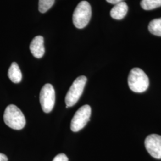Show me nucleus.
<instances>
[{"instance_id": "2", "label": "nucleus", "mask_w": 161, "mask_h": 161, "mask_svg": "<svg viewBox=\"0 0 161 161\" xmlns=\"http://www.w3.org/2000/svg\"><path fill=\"white\" fill-rule=\"evenodd\" d=\"M128 84L133 92H143L149 86L148 76L142 69L135 68L131 70L128 78Z\"/></svg>"}, {"instance_id": "12", "label": "nucleus", "mask_w": 161, "mask_h": 161, "mask_svg": "<svg viewBox=\"0 0 161 161\" xmlns=\"http://www.w3.org/2000/svg\"><path fill=\"white\" fill-rule=\"evenodd\" d=\"M140 5L145 10H151L161 7V0H142Z\"/></svg>"}, {"instance_id": "4", "label": "nucleus", "mask_w": 161, "mask_h": 161, "mask_svg": "<svg viewBox=\"0 0 161 161\" xmlns=\"http://www.w3.org/2000/svg\"><path fill=\"white\" fill-rule=\"evenodd\" d=\"M86 80V76H80L74 81L65 97L66 108L74 106L79 100L84 92Z\"/></svg>"}, {"instance_id": "14", "label": "nucleus", "mask_w": 161, "mask_h": 161, "mask_svg": "<svg viewBox=\"0 0 161 161\" xmlns=\"http://www.w3.org/2000/svg\"><path fill=\"white\" fill-rule=\"evenodd\" d=\"M53 161H69L67 156L64 153H60L54 157Z\"/></svg>"}, {"instance_id": "10", "label": "nucleus", "mask_w": 161, "mask_h": 161, "mask_svg": "<svg viewBox=\"0 0 161 161\" xmlns=\"http://www.w3.org/2000/svg\"><path fill=\"white\" fill-rule=\"evenodd\" d=\"M8 76L13 82L19 83L22 79V74L18 64L13 62L8 71Z\"/></svg>"}, {"instance_id": "15", "label": "nucleus", "mask_w": 161, "mask_h": 161, "mask_svg": "<svg viewBox=\"0 0 161 161\" xmlns=\"http://www.w3.org/2000/svg\"><path fill=\"white\" fill-rule=\"evenodd\" d=\"M106 1L109 3H110L112 4H115V5L118 3L124 1V0H106Z\"/></svg>"}, {"instance_id": "6", "label": "nucleus", "mask_w": 161, "mask_h": 161, "mask_svg": "<svg viewBox=\"0 0 161 161\" xmlns=\"http://www.w3.org/2000/svg\"><path fill=\"white\" fill-rule=\"evenodd\" d=\"M55 91L50 84H46L42 86L40 94V100L42 110L45 113L52 111L55 104Z\"/></svg>"}, {"instance_id": "3", "label": "nucleus", "mask_w": 161, "mask_h": 161, "mask_svg": "<svg viewBox=\"0 0 161 161\" xmlns=\"http://www.w3.org/2000/svg\"><path fill=\"white\" fill-rule=\"evenodd\" d=\"M92 7L88 2L82 1L76 6L73 14V23L78 29L84 28L92 17Z\"/></svg>"}, {"instance_id": "13", "label": "nucleus", "mask_w": 161, "mask_h": 161, "mask_svg": "<svg viewBox=\"0 0 161 161\" xmlns=\"http://www.w3.org/2000/svg\"><path fill=\"white\" fill-rule=\"evenodd\" d=\"M55 0H39L38 10L41 13H44L54 5Z\"/></svg>"}, {"instance_id": "7", "label": "nucleus", "mask_w": 161, "mask_h": 161, "mask_svg": "<svg viewBox=\"0 0 161 161\" xmlns=\"http://www.w3.org/2000/svg\"><path fill=\"white\" fill-rule=\"evenodd\" d=\"M144 145L152 157L158 159H161V136L156 134H150L146 138Z\"/></svg>"}, {"instance_id": "9", "label": "nucleus", "mask_w": 161, "mask_h": 161, "mask_svg": "<svg viewBox=\"0 0 161 161\" xmlns=\"http://www.w3.org/2000/svg\"><path fill=\"white\" fill-rule=\"evenodd\" d=\"M128 7L124 1L118 3L114 6L110 12V16L116 20H121L127 15Z\"/></svg>"}, {"instance_id": "16", "label": "nucleus", "mask_w": 161, "mask_h": 161, "mask_svg": "<svg viewBox=\"0 0 161 161\" xmlns=\"http://www.w3.org/2000/svg\"><path fill=\"white\" fill-rule=\"evenodd\" d=\"M0 161H8L7 156L2 153H0Z\"/></svg>"}, {"instance_id": "8", "label": "nucleus", "mask_w": 161, "mask_h": 161, "mask_svg": "<svg viewBox=\"0 0 161 161\" xmlns=\"http://www.w3.org/2000/svg\"><path fill=\"white\" fill-rule=\"evenodd\" d=\"M30 50L35 58H41L45 53L44 38L42 36H36L32 40L30 44Z\"/></svg>"}, {"instance_id": "5", "label": "nucleus", "mask_w": 161, "mask_h": 161, "mask_svg": "<svg viewBox=\"0 0 161 161\" xmlns=\"http://www.w3.org/2000/svg\"><path fill=\"white\" fill-rule=\"evenodd\" d=\"M92 114L91 107L86 104L80 107L74 116L71 123L70 129L74 132H78L86 125L87 122L90 121Z\"/></svg>"}, {"instance_id": "11", "label": "nucleus", "mask_w": 161, "mask_h": 161, "mask_svg": "<svg viewBox=\"0 0 161 161\" xmlns=\"http://www.w3.org/2000/svg\"><path fill=\"white\" fill-rule=\"evenodd\" d=\"M148 29L152 34L161 36V18L152 20L149 23Z\"/></svg>"}, {"instance_id": "1", "label": "nucleus", "mask_w": 161, "mask_h": 161, "mask_svg": "<svg viewBox=\"0 0 161 161\" xmlns=\"http://www.w3.org/2000/svg\"><path fill=\"white\" fill-rule=\"evenodd\" d=\"M3 118L6 125L13 130H22L26 124V119L22 112L14 104H10L6 108Z\"/></svg>"}]
</instances>
